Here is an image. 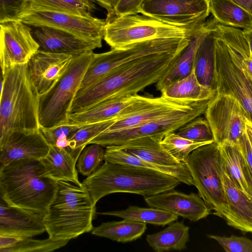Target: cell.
I'll return each instance as SVG.
<instances>
[{"mask_svg":"<svg viewBox=\"0 0 252 252\" xmlns=\"http://www.w3.org/2000/svg\"><path fill=\"white\" fill-rule=\"evenodd\" d=\"M147 225L132 220L124 219L121 221L103 222L92 231V234L121 243L135 241L145 232Z\"/></svg>","mask_w":252,"mask_h":252,"instance_id":"32","label":"cell"},{"mask_svg":"<svg viewBox=\"0 0 252 252\" xmlns=\"http://www.w3.org/2000/svg\"><path fill=\"white\" fill-rule=\"evenodd\" d=\"M80 154L68 147L50 145L48 154L40 160L50 178L80 184L75 167Z\"/></svg>","mask_w":252,"mask_h":252,"instance_id":"24","label":"cell"},{"mask_svg":"<svg viewBox=\"0 0 252 252\" xmlns=\"http://www.w3.org/2000/svg\"><path fill=\"white\" fill-rule=\"evenodd\" d=\"M244 158L247 169L252 181V145L246 128L238 144Z\"/></svg>","mask_w":252,"mask_h":252,"instance_id":"45","label":"cell"},{"mask_svg":"<svg viewBox=\"0 0 252 252\" xmlns=\"http://www.w3.org/2000/svg\"><path fill=\"white\" fill-rule=\"evenodd\" d=\"M44 215L0 202V235L32 237L46 231Z\"/></svg>","mask_w":252,"mask_h":252,"instance_id":"20","label":"cell"},{"mask_svg":"<svg viewBox=\"0 0 252 252\" xmlns=\"http://www.w3.org/2000/svg\"><path fill=\"white\" fill-rule=\"evenodd\" d=\"M214 142L192 141L179 136L175 131L165 135L160 141V144L177 159L185 162L189 154L194 150Z\"/></svg>","mask_w":252,"mask_h":252,"instance_id":"37","label":"cell"},{"mask_svg":"<svg viewBox=\"0 0 252 252\" xmlns=\"http://www.w3.org/2000/svg\"><path fill=\"white\" fill-rule=\"evenodd\" d=\"M218 145L226 174L237 188L251 199L252 181L239 145L226 142Z\"/></svg>","mask_w":252,"mask_h":252,"instance_id":"25","label":"cell"},{"mask_svg":"<svg viewBox=\"0 0 252 252\" xmlns=\"http://www.w3.org/2000/svg\"><path fill=\"white\" fill-rule=\"evenodd\" d=\"M215 29L230 55L239 63L252 80V54L243 31L219 23Z\"/></svg>","mask_w":252,"mask_h":252,"instance_id":"28","label":"cell"},{"mask_svg":"<svg viewBox=\"0 0 252 252\" xmlns=\"http://www.w3.org/2000/svg\"><path fill=\"white\" fill-rule=\"evenodd\" d=\"M192 102L142 96L121 112L106 131H114L133 127L162 116Z\"/></svg>","mask_w":252,"mask_h":252,"instance_id":"15","label":"cell"},{"mask_svg":"<svg viewBox=\"0 0 252 252\" xmlns=\"http://www.w3.org/2000/svg\"><path fill=\"white\" fill-rule=\"evenodd\" d=\"M144 200L149 207L164 210L193 222L211 213L203 199L193 192L186 194L172 189L145 197Z\"/></svg>","mask_w":252,"mask_h":252,"instance_id":"19","label":"cell"},{"mask_svg":"<svg viewBox=\"0 0 252 252\" xmlns=\"http://www.w3.org/2000/svg\"><path fill=\"white\" fill-rule=\"evenodd\" d=\"M31 8L92 17L95 10L92 0H29Z\"/></svg>","mask_w":252,"mask_h":252,"instance_id":"36","label":"cell"},{"mask_svg":"<svg viewBox=\"0 0 252 252\" xmlns=\"http://www.w3.org/2000/svg\"><path fill=\"white\" fill-rule=\"evenodd\" d=\"M220 174L227 203V210L222 218L228 225L252 233V202L229 178L224 170L221 158Z\"/></svg>","mask_w":252,"mask_h":252,"instance_id":"21","label":"cell"},{"mask_svg":"<svg viewBox=\"0 0 252 252\" xmlns=\"http://www.w3.org/2000/svg\"><path fill=\"white\" fill-rule=\"evenodd\" d=\"M94 55L93 51H89L74 57L56 84L48 92L39 95L40 127H52L69 122L70 107Z\"/></svg>","mask_w":252,"mask_h":252,"instance_id":"6","label":"cell"},{"mask_svg":"<svg viewBox=\"0 0 252 252\" xmlns=\"http://www.w3.org/2000/svg\"><path fill=\"white\" fill-rule=\"evenodd\" d=\"M251 201H252V198L251 199Z\"/></svg>","mask_w":252,"mask_h":252,"instance_id":"51","label":"cell"},{"mask_svg":"<svg viewBox=\"0 0 252 252\" xmlns=\"http://www.w3.org/2000/svg\"><path fill=\"white\" fill-rule=\"evenodd\" d=\"M217 24L209 31L198 47L193 65V71L198 82L203 87L213 91H215L214 76Z\"/></svg>","mask_w":252,"mask_h":252,"instance_id":"30","label":"cell"},{"mask_svg":"<svg viewBox=\"0 0 252 252\" xmlns=\"http://www.w3.org/2000/svg\"><path fill=\"white\" fill-rule=\"evenodd\" d=\"M53 199L44 216L46 231L56 240H70L94 229L95 204L82 183L57 181Z\"/></svg>","mask_w":252,"mask_h":252,"instance_id":"4","label":"cell"},{"mask_svg":"<svg viewBox=\"0 0 252 252\" xmlns=\"http://www.w3.org/2000/svg\"><path fill=\"white\" fill-rule=\"evenodd\" d=\"M215 31L214 90L217 94L228 95L237 99L252 121V80L230 55Z\"/></svg>","mask_w":252,"mask_h":252,"instance_id":"10","label":"cell"},{"mask_svg":"<svg viewBox=\"0 0 252 252\" xmlns=\"http://www.w3.org/2000/svg\"><path fill=\"white\" fill-rule=\"evenodd\" d=\"M97 214L162 226L177 220L179 217L174 213L157 208H143L132 205L123 210Z\"/></svg>","mask_w":252,"mask_h":252,"instance_id":"35","label":"cell"},{"mask_svg":"<svg viewBox=\"0 0 252 252\" xmlns=\"http://www.w3.org/2000/svg\"><path fill=\"white\" fill-rule=\"evenodd\" d=\"M84 125L68 122L67 123L52 127L40 129L50 145H55L62 140L70 139Z\"/></svg>","mask_w":252,"mask_h":252,"instance_id":"41","label":"cell"},{"mask_svg":"<svg viewBox=\"0 0 252 252\" xmlns=\"http://www.w3.org/2000/svg\"><path fill=\"white\" fill-rule=\"evenodd\" d=\"M177 178L154 170L105 161L82 183L96 204L113 193H134L144 197L173 189Z\"/></svg>","mask_w":252,"mask_h":252,"instance_id":"3","label":"cell"},{"mask_svg":"<svg viewBox=\"0 0 252 252\" xmlns=\"http://www.w3.org/2000/svg\"><path fill=\"white\" fill-rule=\"evenodd\" d=\"M138 14L114 17L105 20L103 39L111 48L150 40L189 38L199 29H187Z\"/></svg>","mask_w":252,"mask_h":252,"instance_id":"7","label":"cell"},{"mask_svg":"<svg viewBox=\"0 0 252 252\" xmlns=\"http://www.w3.org/2000/svg\"><path fill=\"white\" fill-rule=\"evenodd\" d=\"M204 113L218 144L226 142L238 145L247 120L251 119L237 99L225 94H216Z\"/></svg>","mask_w":252,"mask_h":252,"instance_id":"11","label":"cell"},{"mask_svg":"<svg viewBox=\"0 0 252 252\" xmlns=\"http://www.w3.org/2000/svg\"><path fill=\"white\" fill-rule=\"evenodd\" d=\"M104 8L107 11V16L110 15L113 9V4L114 0H92Z\"/></svg>","mask_w":252,"mask_h":252,"instance_id":"47","label":"cell"},{"mask_svg":"<svg viewBox=\"0 0 252 252\" xmlns=\"http://www.w3.org/2000/svg\"><path fill=\"white\" fill-rule=\"evenodd\" d=\"M249 13L252 14V0H230Z\"/></svg>","mask_w":252,"mask_h":252,"instance_id":"46","label":"cell"},{"mask_svg":"<svg viewBox=\"0 0 252 252\" xmlns=\"http://www.w3.org/2000/svg\"><path fill=\"white\" fill-rule=\"evenodd\" d=\"M141 96L137 94L109 97L83 111L68 114L69 122L84 125L117 118L123 110Z\"/></svg>","mask_w":252,"mask_h":252,"instance_id":"23","label":"cell"},{"mask_svg":"<svg viewBox=\"0 0 252 252\" xmlns=\"http://www.w3.org/2000/svg\"><path fill=\"white\" fill-rule=\"evenodd\" d=\"M91 144L84 148L77 161V170L84 176H89L92 174L105 159V150L103 146L98 144Z\"/></svg>","mask_w":252,"mask_h":252,"instance_id":"40","label":"cell"},{"mask_svg":"<svg viewBox=\"0 0 252 252\" xmlns=\"http://www.w3.org/2000/svg\"><path fill=\"white\" fill-rule=\"evenodd\" d=\"M74 56L38 50L27 63L30 77L39 95L48 92L67 69Z\"/></svg>","mask_w":252,"mask_h":252,"instance_id":"18","label":"cell"},{"mask_svg":"<svg viewBox=\"0 0 252 252\" xmlns=\"http://www.w3.org/2000/svg\"><path fill=\"white\" fill-rule=\"evenodd\" d=\"M161 95L174 100L197 102L213 99L216 92L202 86L198 81L193 69L187 77L166 86Z\"/></svg>","mask_w":252,"mask_h":252,"instance_id":"29","label":"cell"},{"mask_svg":"<svg viewBox=\"0 0 252 252\" xmlns=\"http://www.w3.org/2000/svg\"><path fill=\"white\" fill-rule=\"evenodd\" d=\"M176 133L179 136L194 141H214V136L206 118L197 117L178 128Z\"/></svg>","mask_w":252,"mask_h":252,"instance_id":"39","label":"cell"},{"mask_svg":"<svg viewBox=\"0 0 252 252\" xmlns=\"http://www.w3.org/2000/svg\"><path fill=\"white\" fill-rule=\"evenodd\" d=\"M208 0V1H210V0Z\"/></svg>","mask_w":252,"mask_h":252,"instance_id":"52","label":"cell"},{"mask_svg":"<svg viewBox=\"0 0 252 252\" xmlns=\"http://www.w3.org/2000/svg\"><path fill=\"white\" fill-rule=\"evenodd\" d=\"M106 148L105 161L154 170L172 176L187 185H193L190 173L185 163L177 166H161L142 159L116 146H108Z\"/></svg>","mask_w":252,"mask_h":252,"instance_id":"27","label":"cell"},{"mask_svg":"<svg viewBox=\"0 0 252 252\" xmlns=\"http://www.w3.org/2000/svg\"><path fill=\"white\" fill-rule=\"evenodd\" d=\"M210 12L220 24L244 29L252 28V14L230 0H211Z\"/></svg>","mask_w":252,"mask_h":252,"instance_id":"34","label":"cell"},{"mask_svg":"<svg viewBox=\"0 0 252 252\" xmlns=\"http://www.w3.org/2000/svg\"><path fill=\"white\" fill-rule=\"evenodd\" d=\"M182 50L143 56L112 70L85 89L78 91L68 114L83 111L110 96L137 94L146 87L157 83Z\"/></svg>","mask_w":252,"mask_h":252,"instance_id":"1","label":"cell"},{"mask_svg":"<svg viewBox=\"0 0 252 252\" xmlns=\"http://www.w3.org/2000/svg\"><path fill=\"white\" fill-rule=\"evenodd\" d=\"M1 73L13 66L27 64L39 49L32 28L18 20L0 22Z\"/></svg>","mask_w":252,"mask_h":252,"instance_id":"14","label":"cell"},{"mask_svg":"<svg viewBox=\"0 0 252 252\" xmlns=\"http://www.w3.org/2000/svg\"><path fill=\"white\" fill-rule=\"evenodd\" d=\"M217 23L215 18L206 21L204 25L189 37L188 45L177 56L169 68L156 83L157 90L161 91L167 85L187 77L192 72L198 47Z\"/></svg>","mask_w":252,"mask_h":252,"instance_id":"22","label":"cell"},{"mask_svg":"<svg viewBox=\"0 0 252 252\" xmlns=\"http://www.w3.org/2000/svg\"><path fill=\"white\" fill-rule=\"evenodd\" d=\"M17 20L31 27L45 26L90 40L103 39L106 21L66 13L33 9L28 5Z\"/></svg>","mask_w":252,"mask_h":252,"instance_id":"13","label":"cell"},{"mask_svg":"<svg viewBox=\"0 0 252 252\" xmlns=\"http://www.w3.org/2000/svg\"><path fill=\"white\" fill-rule=\"evenodd\" d=\"M213 99L190 102L133 127L114 131L105 130L93 139L89 144H98L103 147L119 146L130 140L147 136L161 141L167 134L175 132L187 123L204 113Z\"/></svg>","mask_w":252,"mask_h":252,"instance_id":"9","label":"cell"},{"mask_svg":"<svg viewBox=\"0 0 252 252\" xmlns=\"http://www.w3.org/2000/svg\"><path fill=\"white\" fill-rule=\"evenodd\" d=\"M215 240L226 252H252V241L246 237L232 235L230 237L208 235Z\"/></svg>","mask_w":252,"mask_h":252,"instance_id":"42","label":"cell"},{"mask_svg":"<svg viewBox=\"0 0 252 252\" xmlns=\"http://www.w3.org/2000/svg\"><path fill=\"white\" fill-rule=\"evenodd\" d=\"M144 0H114L113 9L106 20L114 17L139 13L140 8Z\"/></svg>","mask_w":252,"mask_h":252,"instance_id":"44","label":"cell"},{"mask_svg":"<svg viewBox=\"0 0 252 252\" xmlns=\"http://www.w3.org/2000/svg\"><path fill=\"white\" fill-rule=\"evenodd\" d=\"M246 125L252 132V121L250 119H247Z\"/></svg>","mask_w":252,"mask_h":252,"instance_id":"49","label":"cell"},{"mask_svg":"<svg viewBox=\"0 0 252 252\" xmlns=\"http://www.w3.org/2000/svg\"><path fill=\"white\" fill-rule=\"evenodd\" d=\"M69 240H56L49 237L37 240L10 235H0V252H49L66 245Z\"/></svg>","mask_w":252,"mask_h":252,"instance_id":"33","label":"cell"},{"mask_svg":"<svg viewBox=\"0 0 252 252\" xmlns=\"http://www.w3.org/2000/svg\"><path fill=\"white\" fill-rule=\"evenodd\" d=\"M189 230V227L184 221L176 220L162 230L147 235L146 241L156 252L182 251L187 248Z\"/></svg>","mask_w":252,"mask_h":252,"instance_id":"31","label":"cell"},{"mask_svg":"<svg viewBox=\"0 0 252 252\" xmlns=\"http://www.w3.org/2000/svg\"><path fill=\"white\" fill-rule=\"evenodd\" d=\"M210 13L207 0H144L139 13L165 23L196 30Z\"/></svg>","mask_w":252,"mask_h":252,"instance_id":"12","label":"cell"},{"mask_svg":"<svg viewBox=\"0 0 252 252\" xmlns=\"http://www.w3.org/2000/svg\"><path fill=\"white\" fill-rule=\"evenodd\" d=\"M243 31L247 39L252 54V28L244 29Z\"/></svg>","mask_w":252,"mask_h":252,"instance_id":"48","label":"cell"},{"mask_svg":"<svg viewBox=\"0 0 252 252\" xmlns=\"http://www.w3.org/2000/svg\"><path fill=\"white\" fill-rule=\"evenodd\" d=\"M57 188L40 160L19 159L0 167V198L10 205L44 216Z\"/></svg>","mask_w":252,"mask_h":252,"instance_id":"2","label":"cell"},{"mask_svg":"<svg viewBox=\"0 0 252 252\" xmlns=\"http://www.w3.org/2000/svg\"><path fill=\"white\" fill-rule=\"evenodd\" d=\"M154 137H144L116 146L150 163L165 166H177L185 163L172 156Z\"/></svg>","mask_w":252,"mask_h":252,"instance_id":"26","label":"cell"},{"mask_svg":"<svg viewBox=\"0 0 252 252\" xmlns=\"http://www.w3.org/2000/svg\"><path fill=\"white\" fill-rule=\"evenodd\" d=\"M221 156L219 145L215 142L192 152L185 161L198 194L213 214L222 218L227 203L220 174Z\"/></svg>","mask_w":252,"mask_h":252,"instance_id":"8","label":"cell"},{"mask_svg":"<svg viewBox=\"0 0 252 252\" xmlns=\"http://www.w3.org/2000/svg\"><path fill=\"white\" fill-rule=\"evenodd\" d=\"M32 34L41 51L74 57L102 46V39L90 40L48 27H32Z\"/></svg>","mask_w":252,"mask_h":252,"instance_id":"17","label":"cell"},{"mask_svg":"<svg viewBox=\"0 0 252 252\" xmlns=\"http://www.w3.org/2000/svg\"><path fill=\"white\" fill-rule=\"evenodd\" d=\"M116 119L84 124L69 139L68 147L81 153L93 139L109 128L114 123Z\"/></svg>","mask_w":252,"mask_h":252,"instance_id":"38","label":"cell"},{"mask_svg":"<svg viewBox=\"0 0 252 252\" xmlns=\"http://www.w3.org/2000/svg\"><path fill=\"white\" fill-rule=\"evenodd\" d=\"M29 0H0V22L17 20Z\"/></svg>","mask_w":252,"mask_h":252,"instance_id":"43","label":"cell"},{"mask_svg":"<svg viewBox=\"0 0 252 252\" xmlns=\"http://www.w3.org/2000/svg\"><path fill=\"white\" fill-rule=\"evenodd\" d=\"M39 97L27 63L13 66L1 73L0 141L14 130L40 128Z\"/></svg>","mask_w":252,"mask_h":252,"instance_id":"5","label":"cell"},{"mask_svg":"<svg viewBox=\"0 0 252 252\" xmlns=\"http://www.w3.org/2000/svg\"><path fill=\"white\" fill-rule=\"evenodd\" d=\"M246 126H247V125H246ZM247 129L248 135H249L251 143L252 145V132L251 131V130H250V129L249 128V127L247 126Z\"/></svg>","mask_w":252,"mask_h":252,"instance_id":"50","label":"cell"},{"mask_svg":"<svg viewBox=\"0 0 252 252\" xmlns=\"http://www.w3.org/2000/svg\"><path fill=\"white\" fill-rule=\"evenodd\" d=\"M50 145L40 129L14 130L0 141V166L14 160H40L48 154Z\"/></svg>","mask_w":252,"mask_h":252,"instance_id":"16","label":"cell"}]
</instances>
